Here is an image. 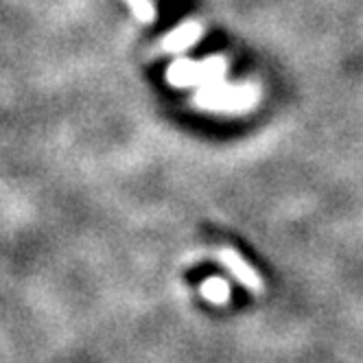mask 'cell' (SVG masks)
Listing matches in <instances>:
<instances>
[{
  "instance_id": "6da1fadb",
  "label": "cell",
  "mask_w": 363,
  "mask_h": 363,
  "mask_svg": "<svg viewBox=\"0 0 363 363\" xmlns=\"http://www.w3.org/2000/svg\"><path fill=\"white\" fill-rule=\"evenodd\" d=\"M225 57L211 55L201 62L175 60L167 70V82L173 88H191V86H208L219 84L225 74Z\"/></svg>"
},
{
  "instance_id": "7a4b0ae2",
  "label": "cell",
  "mask_w": 363,
  "mask_h": 363,
  "mask_svg": "<svg viewBox=\"0 0 363 363\" xmlns=\"http://www.w3.org/2000/svg\"><path fill=\"white\" fill-rule=\"evenodd\" d=\"M258 101V88L250 84L228 86V84H211L195 94V103L203 110L217 112H243L250 110Z\"/></svg>"
},
{
  "instance_id": "3957f363",
  "label": "cell",
  "mask_w": 363,
  "mask_h": 363,
  "mask_svg": "<svg viewBox=\"0 0 363 363\" xmlns=\"http://www.w3.org/2000/svg\"><path fill=\"white\" fill-rule=\"evenodd\" d=\"M217 258L221 261V265L232 274V278H235L239 284H243L247 291L263 294V278H261V274H258L237 250L223 247V250H219Z\"/></svg>"
},
{
  "instance_id": "277c9868",
  "label": "cell",
  "mask_w": 363,
  "mask_h": 363,
  "mask_svg": "<svg viewBox=\"0 0 363 363\" xmlns=\"http://www.w3.org/2000/svg\"><path fill=\"white\" fill-rule=\"evenodd\" d=\"M203 33V27L199 22L195 20H189L184 24H179L177 29H173L164 40H162V50H167V53H182V50L191 48L193 44L199 42Z\"/></svg>"
},
{
  "instance_id": "5b68a950",
  "label": "cell",
  "mask_w": 363,
  "mask_h": 363,
  "mask_svg": "<svg viewBox=\"0 0 363 363\" xmlns=\"http://www.w3.org/2000/svg\"><path fill=\"white\" fill-rule=\"evenodd\" d=\"M125 3L129 5V9H132V13L136 16L138 22L151 24L155 20V7L151 0H125Z\"/></svg>"
},
{
  "instance_id": "8992f818",
  "label": "cell",
  "mask_w": 363,
  "mask_h": 363,
  "mask_svg": "<svg viewBox=\"0 0 363 363\" xmlns=\"http://www.w3.org/2000/svg\"><path fill=\"white\" fill-rule=\"evenodd\" d=\"M203 294L208 296L213 302H225L228 296H230V287L221 280V278H211V280H206L203 284Z\"/></svg>"
}]
</instances>
